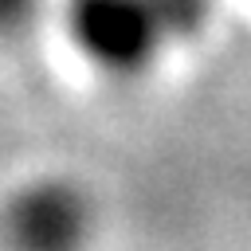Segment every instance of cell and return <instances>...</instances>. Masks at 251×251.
Segmentation results:
<instances>
[{
    "label": "cell",
    "instance_id": "cell-1",
    "mask_svg": "<svg viewBox=\"0 0 251 251\" xmlns=\"http://www.w3.org/2000/svg\"><path fill=\"white\" fill-rule=\"evenodd\" d=\"M71 24L86 55L118 71H133L137 63H145L161 35L149 0H75Z\"/></svg>",
    "mask_w": 251,
    "mask_h": 251
},
{
    "label": "cell",
    "instance_id": "cell-2",
    "mask_svg": "<svg viewBox=\"0 0 251 251\" xmlns=\"http://www.w3.org/2000/svg\"><path fill=\"white\" fill-rule=\"evenodd\" d=\"M82 204L67 188H35L12 212V235L27 251H71L82 235Z\"/></svg>",
    "mask_w": 251,
    "mask_h": 251
},
{
    "label": "cell",
    "instance_id": "cell-3",
    "mask_svg": "<svg viewBox=\"0 0 251 251\" xmlns=\"http://www.w3.org/2000/svg\"><path fill=\"white\" fill-rule=\"evenodd\" d=\"M161 31H196L208 16V0H149Z\"/></svg>",
    "mask_w": 251,
    "mask_h": 251
},
{
    "label": "cell",
    "instance_id": "cell-4",
    "mask_svg": "<svg viewBox=\"0 0 251 251\" xmlns=\"http://www.w3.org/2000/svg\"><path fill=\"white\" fill-rule=\"evenodd\" d=\"M31 4H35V0H0V24L20 20L24 12H31Z\"/></svg>",
    "mask_w": 251,
    "mask_h": 251
}]
</instances>
